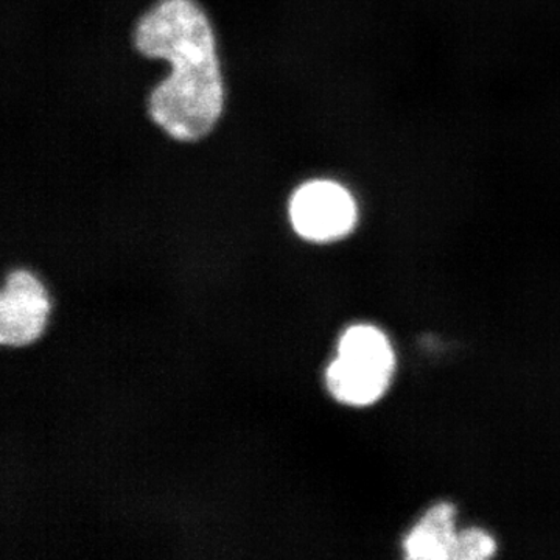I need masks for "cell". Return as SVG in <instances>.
<instances>
[{"label":"cell","mask_w":560,"mask_h":560,"mask_svg":"<svg viewBox=\"0 0 560 560\" xmlns=\"http://www.w3.org/2000/svg\"><path fill=\"white\" fill-rule=\"evenodd\" d=\"M357 205L352 195L334 180H311L294 191L290 219L294 231L305 241H340L357 224Z\"/></svg>","instance_id":"obj_3"},{"label":"cell","mask_w":560,"mask_h":560,"mask_svg":"<svg viewBox=\"0 0 560 560\" xmlns=\"http://www.w3.org/2000/svg\"><path fill=\"white\" fill-rule=\"evenodd\" d=\"M394 364V350L383 331L353 326L341 337L337 359L327 370V386L338 401L368 407L388 389Z\"/></svg>","instance_id":"obj_2"},{"label":"cell","mask_w":560,"mask_h":560,"mask_svg":"<svg viewBox=\"0 0 560 560\" xmlns=\"http://www.w3.org/2000/svg\"><path fill=\"white\" fill-rule=\"evenodd\" d=\"M140 55L171 62L173 72L151 92V120L179 142H198L223 114L224 84L208 14L195 0H158L138 21Z\"/></svg>","instance_id":"obj_1"},{"label":"cell","mask_w":560,"mask_h":560,"mask_svg":"<svg viewBox=\"0 0 560 560\" xmlns=\"http://www.w3.org/2000/svg\"><path fill=\"white\" fill-rule=\"evenodd\" d=\"M495 551V540L486 530L478 528L464 529L456 537L452 559L485 560L492 558Z\"/></svg>","instance_id":"obj_6"},{"label":"cell","mask_w":560,"mask_h":560,"mask_svg":"<svg viewBox=\"0 0 560 560\" xmlns=\"http://www.w3.org/2000/svg\"><path fill=\"white\" fill-rule=\"evenodd\" d=\"M49 311V296L43 283L31 272H13L0 298V342L18 348L38 340Z\"/></svg>","instance_id":"obj_4"},{"label":"cell","mask_w":560,"mask_h":560,"mask_svg":"<svg viewBox=\"0 0 560 560\" xmlns=\"http://www.w3.org/2000/svg\"><path fill=\"white\" fill-rule=\"evenodd\" d=\"M456 510L451 503H440L431 508L405 539L404 550L412 560L452 559L455 550Z\"/></svg>","instance_id":"obj_5"}]
</instances>
